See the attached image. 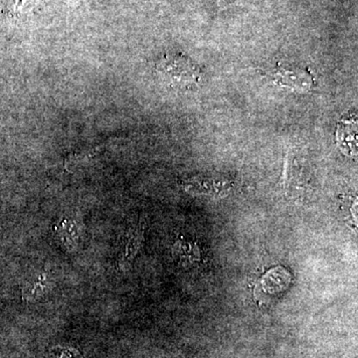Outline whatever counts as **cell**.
I'll list each match as a JSON object with an SVG mask.
<instances>
[{
  "instance_id": "cell-1",
  "label": "cell",
  "mask_w": 358,
  "mask_h": 358,
  "mask_svg": "<svg viewBox=\"0 0 358 358\" xmlns=\"http://www.w3.org/2000/svg\"><path fill=\"white\" fill-rule=\"evenodd\" d=\"M160 78L174 89L194 88L201 80V72L194 63L180 54H167L157 64Z\"/></svg>"
},
{
  "instance_id": "cell-2",
  "label": "cell",
  "mask_w": 358,
  "mask_h": 358,
  "mask_svg": "<svg viewBox=\"0 0 358 358\" xmlns=\"http://www.w3.org/2000/svg\"><path fill=\"white\" fill-rule=\"evenodd\" d=\"M145 222L141 221L127 233L117 260V266L121 272L126 273L131 270L134 258L140 252L145 240Z\"/></svg>"
},
{
  "instance_id": "cell-3",
  "label": "cell",
  "mask_w": 358,
  "mask_h": 358,
  "mask_svg": "<svg viewBox=\"0 0 358 358\" xmlns=\"http://www.w3.org/2000/svg\"><path fill=\"white\" fill-rule=\"evenodd\" d=\"M275 83L281 84L282 86L294 88L298 91H307L312 86V77L307 72H294V71L278 69L274 74Z\"/></svg>"
},
{
  "instance_id": "cell-4",
  "label": "cell",
  "mask_w": 358,
  "mask_h": 358,
  "mask_svg": "<svg viewBox=\"0 0 358 358\" xmlns=\"http://www.w3.org/2000/svg\"><path fill=\"white\" fill-rule=\"evenodd\" d=\"M50 279L46 274L37 277L36 281H32L23 289V299L27 301L38 300L46 292L50 289Z\"/></svg>"
}]
</instances>
